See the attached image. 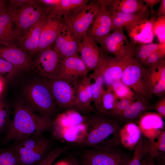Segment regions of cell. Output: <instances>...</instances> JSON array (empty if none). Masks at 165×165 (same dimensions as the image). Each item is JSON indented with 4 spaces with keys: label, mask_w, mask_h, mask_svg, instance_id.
Listing matches in <instances>:
<instances>
[{
    "label": "cell",
    "mask_w": 165,
    "mask_h": 165,
    "mask_svg": "<svg viewBox=\"0 0 165 165\" xmlns=\"http://www.w3.org/2000/svg\"><path fill=\"white\" fill-rule=\"evenodd\" d=\"M20 38L7 9L0 13V43L19 46Z\"/></svg>",
    "instance_id": "obj_22"
},
{
    "label": "cell",
    "mask_w": 165,
    "mask_h": 165,
    "mask_svg": "<svg viewBox=\"0 0 165 165\" xmlns=\"http://www.w3.org/2000/svg\"><path fill=\"white\" fill-rule=\"evenodd\" d=\"M0 165H21L14 152L11 148L0 150Z\"/></svg>",
    "instance_id": "obj_37"
},
{
    "label": "cell",
    "mask_w": 165,
    "mask_h": 165,
    "mask_svg": "<svg viewBox=\"0 0 165 165\" xmlns=\"http://www.w3.org/2000/svg\"><path fill=\"white\" fill-rule=\"evenodd\" d=\"M55 137L65 141L80 143L84 139L88 131L87 123H83L72 127L58 128H52Z\"/></svg>",
    "instance_id": "obj_27"
},
{
    "label": "cell",
    "mask_w": 165,
    "mask_h": 165,
    "mask_svg": "<svg viewBox=\"0 0 165 165\" xmlns=\"http://www.w3.org/2000/svg\"><path fill=\"white\" fill-rule=\"evenodd\" d=\"M154 109L156 113L163 119H165V97L163 96L154 105H151V109Z\"/></svg>",
    "instance_id": "obj_46"
},
{
    "label": "cell",
    "mask_w": 165,
    "mask_h": 165,
    "mask_svg": "<svg viewBox=\"0 0 165 165\" xmlns=\"http://www.w3.org/2000/svg\"><path fill=\"white\" fill-rule=\"evenodd\" d=\"M62 23L61 17L48 16L41 30L37 53L53 46Z\"/></svg>",
    "instance_id": "obj_21"
},
{
    "label": "cell",
    "mask_w": 165,
    "mask_h": 165,
    "mask_svg": "<svg viewBox=\"0 0 165 165\" xmlns=\"http://www.w3.org/2000/svg\"><path fill=\"white\" fill-rule=\"evenodd\" d=\"M152 30L159 44H165V16L157 17Z\"/></svg>",
    "instance_id": "obj_38"
},
{
    "label": "cell",
    "mask_w": 165,
    "mask_h": 165,
    "mask_svg": "<svg viewBox=\"0 0 165 165\" xmlns=\"http://www.w3.org/2000/svg\"><path fill=\"white\" fill-rule=\"evenodd\" d=\"M0 57L21 71L29 72L33 69L31 57L17 46L0 43Z\"/></svg>",
    "instance_id": "obj_16"
},
{
    "label": "cell",
    "mask_w": 165,
    "mask_h": 165,
    "mask_svg": "<svg viewBox=\"0 0 165 165\" xmlns=\"http://www.w3.org/2000/svg\"><path fill=\"white\" fill-rule=\"evenodd\" d=\"M103 66L93 71L92 74L88 75L91 80L93 107L96 112L99 113L101 112V96L104 90Z\"/></svg>",
    "instance_id": "obj_29"
},
{
    "label": "cell",
    "mask_w": 165,
    "mask_h": 165,
    "mask_svg": "<svg viewBox=\"0 0 165 165\" xmlns=\"http://www.w3.org/2000/svg\"><path fill=\"white\" fill-rule=\"evenodd\" d=\"M100 7L99 0L90 1L72 13L61 17L63 22L80 42L86 35Z\"/></svg>",
    "instance_id": "obj_4"
},
{
    "label": "cell",
    "mask_w": 165,
    "mask_h": 165,
    "mask_svg": "<svg viewBox=\"0 0 165 165\" xmlns=\"http://www.w3.org/2000/svg\"><path fill=\"white\" fill-rule=\"evenodd\" d=\"M163 119L156 113L148 112L138 120V125L142 134L149 141H153L164 130Z\"/></svg>",
    "instance_id": "obj_19"
},
{
    "label": "cell",
    "mask_w": 165,
    "mask_h": 165,
    "mask_svg": "<svg viewBox=\"0 0 165 165\" xmlns=\"http://www.w3.org/2000/svg\"><path fill=\"white\" fill-rule=\"evenodd\" d=\"M44 79L49 87L57 106L63 109H73L75 99L73 86L60 79Z\"/></svg>",
    "instance_id": "obj_11"
},
{
    "label": "cell",
    "mask_w": 165,
    "mask_h": 165,
    "mask_svg": "<svg viewBox=\"0 0 165 165\" xmlns=\"http://www.w3.org/2000/svg\"><path fill=\"white\" fill-rule=\"evenodd\" d=\"M84 160L90 165H127L130 159L117 151L89 149L84 154Z\"/></svg>",
    "instance_id": "obj_14"
},
{
    "label": "cell",
    "mask_w": 165,
    "mask_h": 165,
    "mask_svg": "<svg viewBox=\"0 0 165 165\" xmlns=\"http://www.w3.org/2000/svg\"><path fill=\"white\" fill-rule=\"evenodd\" d=\"M118 101L111 88L104 90L101 96V113L105 114L112 109Z\"/></svg>",
    "instance_id": "obj_36"
},
{
    "label": "cell",
    "mask_w": 165,
    "mask_h": 165,
    "mask_svg": "<svg viewBox=\"0 0 165 165\" xmlns=\"http://www.w3.org/2000/svg\"><path fill=\"white\" fill-rule=\"evenodd\" d=\"M8 110L5 105L0 110V134L7 131L10 125Z\"/></svg>",
    "instance_id": "obj_44"
},
{
    "label": "cell",
    "mask_w": 165,
    "mask_h": 165,
    "mask_svg": "<svg viewBox=\"0 0 165 165\" xmlns=\"http://www.w3.org/2000/svg\"><path fill=\"white\" fill-rule=\"evenodd\" d=\"M135 97L133 99H123L118 101L112 109L104 114L108 117L114 119L129 107L134 101Z\"/></svg>",
    "instance_id": "obj_39"
},
{
    "label": "cell",
    "mask_w": 165,
    "mask_h": 165,
    "mask_svg": "<svg viewBox=\"0 0 165 165\" xmlns=\"http://www.w3.org/2000/svg\"><path fill=\"white\" fill-rule=\"evenodd\" d=\"M147 7L138 12L131 13H117L112 14V31L117 29L124 30V28L133 23L150 18V13Z\"/></svg>",
    "instance_id": "obj_24"
},
{
    "label": "cell",
    "mask_w": 165,
    "mask_h": 165,
    "mask_svg": "<svg viewBox=\"0 0 165 165\" xmlns=\"http://www.w3.org/2000/svg\"><path fill=\"white\" fill-rule=\"evenodd\" d=\"M151 106L148 100L136 94L134 102L123 112L115 118L126 123L134 122L151 110Z\"/></svg>",
    "instance_id": "obj_23"
},
{
    "label": "cell",
    "mask_w": 165,
    "mask_h": 165,
    "mask_svg": "<svg viewBox=\"0 0 165 165\" xmlns=\"http://www.w3.org/2000/svg\"><path fill=\"white\" fill-rule=\"evenodd\" d=\"M123 30L112 31L100 43V47L104 53L118 57L134 56V46L128 40Z\"/></svg>",
    "instance_id": "obj_8"
},
{
    "label": "cell",
    "mask_w": 165,
    "mask_h": 165,
    "mask_svg": "<svg viewBox=\"0 0 165 165\" xmlns=\"http://www.w3.org/2000/svg\"><path fill=\"white\" fill-rule=\"evenodd\" d=\"M6 2L5 0H0V13L6 9Z\"/></svg>",
    "instance_id": "obj_51"
},
{
    "label": "cell",
    "mask_w": 165,
    "mask_h": 165,
    "mask_svg": "<svg viewBox=\"0 0 165 165\" xmlns=\"http://www.w3.org/2000/svg\"><path fill=\"white\" fill-rule=\"evenodd\" d=\"M14 107L13 118L2 141L3 144L42 134L51 128L52 120L36 114L26 103L18 102Z\"/></svg>",
    "instance_id": "obj_2"
},
{
    "label": "cell",
    "mask_w": 165,
    "mask_h": 165,
    "mask_svg": "<svg viewBox=\"0 0 165 165\" xmlns=\"http://www.w3.org/2000/svg\"><path fill=\"white\" fill-rule=\"evenodd\" d=\"M52 7L44 5L38 0H30L16 14L11 16L20 38L31 27L42 17L48 16Z\"/></svg>",
    "instance_id": "obj_5"
},
{
    "label": "cell",
    "mask_w": 165,
    "mask_h": 165,
    "mask_svg": "<svg viewBox=\"0 0 165 165\" xmlns=\"http://www.w3.org/2000/svg\"><path fill=\"white\" fill-rule=\"evenodd\" d=\"M106 8L111 15L121 13H131L140 11L147 6L143 0H105Z\"/></svg>",
    "instance_id": "obj_25"
},
{
    "label": "cell",
    "mask_w": 165,
    "mask_h": 165,
    "mask_svg": "<svg viewBox=\"0 0 165 165\" xmlns=\"http://www.w3.org/2000/svg\"><path fill=\"white\" fill-rule=\"evenodd\" d=\"M142 165H157L153 163L152 161L148 159L143 160Z\"/></svg>",
    "instance_id": "obj_52"
},
{
    "label": "cell",
    "mask_w": 165,
    "mask_h": 165,
    "mask_svg": "<svg viewBox=\"0 0 165 165\" xmlns=\"http://www.w3.org/2000/svg\"><path fill=\"white\" fill-rule=\"evenodd\" d=\"M144 143L142 136L135 148L132 158L130 160L127 165H142L144 156Z\"/></svg>",
    "instance_id": "obj_42"
},
{
    "label": "cell",
    "mask_w": 165,
    "mask_h": 165,
    "mask_svg": "<svg viewBox=\"0 0 165 165\" xmlns=\"http://www.w3.org/2000/svg\"><path fill=\"white\" fill-rule=\"evenodd\" d=\"M155 36V35L152 29L139 40L137 45L147 44L152 43Z\"/></svg>",
    "instance_id": "obj_47"
},
{
    "label": "cell",
    "mask_w": 165,
    "mask_h": 165,
    "mask_svg": "<svg viewBox=\"0 0 165 165\" xmlns=\"http://www.w3.org/2000/svg\"><path fill=\"white\" fill-rule=\"evenodd\" d=\"M144 154L147 153L148 159L152 161L165 152V131L164 130L155 139L150 141L147 145L143 146Z\"/></svg>",
    "instance_id": "obj_33"
},
{
    "label": "cell",
    "mask_w": 165,
    "mask_h": 165,
    "mask_svg": "<svg viewBox=\"0 0 165 165\" xmlns=\"http://www.w3.org/2000/svg\"><path fill=\"white\" fill-rule=\"evenodd\" d=\"M141 132L134 122H129L121 128L119 133L120 143L125 148L135 149L142 136Z\"/></svg>",
    "instance_id": "obj_26"
},
{
    "label": "cell",
    "mask_w": 165,
    "mask_h": 165,
    "mask_svg": "<svg viewBox=\"0 0 165 165\" xmlns=\"http://www.w3.org/2000/svg\"><path fill=\"white\" fill-rule=\"evenodd\" d=\"M29 0H11L9 1V6L7 9L11 16L16 14L26 4Z\"/></svg>",
    "instance_id": "obj_45"
},
{
    "label": "cell",
    "mask_w": 165,
    "mask_h": 165,
    "mask_svg": "<svg viewBox=\"0 0 165 165\" xmlns=\"http://www.w3.org/2000/svg\"><path fill=\"white\" fill-rule=\"evenodd\" d=\"M11 64L0 57V75H5L9 79H11L21 71Z\"/></svg>",
    "instance_id": "obj_40"
},
{
    "label": "cell",
    "mask_w": 165,
    "mask_h": 165,
    "mask_svg": "<svg viewBox=\"0 0 165 165\" xmlns=\"http://www.w3.org/2000/svg\"><path fill=\"white\" fill-rule=\"evenodd\" d=\"M145 69L134 57L124 70L121 80L135 93L148 100L152 94L145 78Z\"/></svg>",
    "instance_id": "obj_7"
},
{
    "label": "cell",
    "mask_w": 165,
    "mask_h": 165,
    "mask_svg": "<svg viewBox=\"0 0 165 165\" xmlns=\"http://www.w3.org/2000/svg\"><path fill=\"white\" fill-rule=\"evenodd\" d=\"M66 149L65 147H61L51 151L38 165H53L54 161Z\"/></svg>",
    "instance_id": "obj_43"
},
{
    "label": "cell",
    "mask_w": 165,
    "mask_h": 165,
    "mask_svg": "<svg viewBox=\"0 0 165 165\" xmlns=\"http://www.w3.org/2000/svg\"><path fill=\"white\" fill-rule=\"evenodd\" d=\"M5 86V78L3 76L0 75V96L3 92Z\"/></svg>",
    "instance_id": "obj_50"
},
{
    "label": "cell",
    "mask_w": 165,
    "mask_h": 165,
    "mask_svg": "<svg viewBox=\"0 0 165 165\" xmlns=\"http://www.w3.org/2000/svg\"><path fill=\"white\" fill-rule=\"evenodd\" d=\"M145 81L152 94L161 98L165 93V60L148 67L144 73Z\"/></svg>",
    "instance_id": "obj_18"
},
{
    "label": "cell",
    "mask_w": 165,
    "mask_h": 165,
    "mask_svg": "<svg viewBox=\"0 0 165 165\" xmlns=\"http://www.w3.org/2000/svg\"><path fill=\"white\" fill-rule=\"evenodd\" d=\"M157 17L150 16L147 20H141L131 24L124 28L128 33L130 42L134 46L139 40L152 29Z\"/></svg>",
    "instance_id": "obj_28"
},
{
    "label": "cell",
    "mask_w": 165,
    "mask_h": 165,
    "mask_svg": "<svg viewBox=\"0 0 165 165\" xmlns=\"http://www.w3.org/2000/svg\"><path fill=\"white\" fill-rule=\"evenodd\" d=\"M48 140L42 134L32 136L15 141L11 148L18 156L42 146Z\"/></svg>",
    "instance_id": "obj_30"
},
{
    "label": "cell",
    "mask_w": 165,
    "mask_h": 165,
    "mask_svg": "<svg viewBox=\"0 0 165 165\" xmlns=\"http://www.w3.org/2000/svg\"><path fill=\"white\" fill-rule=\"evenodd\" d=\"M100 7L88 30L86 35L100 44L112 31V16L106 8L105 0H100Z\"/></svg>",
    "instance_id": "obj_10"
},
{
    "label": "cell",
    "mask_w": 165,
    "mask_h": 165,
    "mask_svg": "<svg viewBox=\"0 0 165 165\" xmlns=\"http://www.w3.org/2000/svg\"><path fill=\"white\" fill-rule=\"evenodd\" d=\"M89 71L102 67L105 61V54L97 42L86 35L80 43L79 53Z\"/></svg>",
    "instance_id": "obj_9"
},
{
    "label": "cell",
    "mask_w": 165,
    "mask_h": 165,
    "mask_svg": "<svg viewBox=\"0 0 165 165\" xmlns=\"http://www.w3.org/2000/svg\"><path fill=\"white\" fill-rule=\"evenodd\" d=\"M37 54V56L33 61V69L44 79H57L63 59L52 46Z\"/></svg>",
    "instance_id": "obj_6"
},
{
    "label": "cell",
    "mask_w": 165,
    "mask_h": 165,
    "mask_svg": "<svg viewBox=\"0 0 165 165\" xmlns=\"http://www.w3.org/2000/svg\"><path fill=\"white\" fill-rule=\"evenodd\" d=\"M89 1L87 0H58L57 3L52 7L48 16L62 17L72 13Z\"/></svg>",
    "instance_id": "obj_32"
},
{
    "label": "cell",
    "mask_w": 165,
    "mask_h": 165,
    "mask_svg": "<svg viewBox=\"0 0 165 165\" xmlns=\"http://www.w3.org/2000/svg\"><path fill=\"white\" fill-rule=\"evenodd\" d=\"M165 44L152 53L145 61L143 67L148 68L164 59Z\"/></svg>",
    "instance_id": "obj_41"
},
{
    "label": "cell",
    "mask_w": 165,
    "mask_h": 165,
    "mask_svg": "<svg viewBox=\"0 0 165 165\" xmlns=\"http://www.w3.org/2000/svg\"><path fill=\"white\" fill-rule=\"evenodd\" d=\"M103 66L104 85L107 88H111L115 81L121 80L124 70L134 56L118 57L106 55Z\"/></svg>",
    "instance_id": "obj_17"
},
{
    "label": "cell",
    "mask_w": 165,
    "mask_h": 165,
    "mask_svg": "<svg viewBox=\"0 0 165 165\" xmlns=\"http://www.w3.org/2000/svg\"><path fill=\"white\" fill-rule=\"evenodd\" d=\"M73 86L75 91L73 108L86 115L94 112V110L92 104L93 97L91 80L88 75L83 78Z\"/></svg>",
    "instance_id": "obj_13"
},
{
    "label": "cell",
    "mask_w": 165,
    "mask_h": 165,
    "mask_svg": "<svg viewBox=\"0 0 165 165\" xmlns=\"http://www.w3.org/2000/svg\"><path fill=\"white\" fill-rule=\"evenodd\" d=\"M50 141L24 154L17 156L21 165H38L50 152Z\"/></svg>",
    "instance_id": "obj_31"
},
{
    "label": "cell",
    "mask_w": 165,
    "mask_h": 165,
    "mask_svg": "<svg viewBox=\"0 0 165 165\" xmlns=\"http://www.w3.org/2000/svg\"><path fill=\"white\" fill-rule=\"evenodd\" d=\"M82 165H90L87 162L83 160L82 163Z\"/></svg>",
    "instance_id": "obj_54"
},
{
    "label": "cell",
    "mask_w": 165,
    "mask_h": 165,
    "mask_svg": "<svg viewBox=\"0 0 165 165\" xmlns=\"http://www.w3.org/2000/svg\"><path fill=\"white\" fill-rule=\"evenodd\" d=\"M88 71L79 54L64 58L62 62L58 77L73 86L88 75Z\"/></svg>",
    "instance_id": "obj_12"
},
{
    "label": "cell",
    "mask_w": 165,
    "mask_h": 165,
    "mask_svg": "<svg viewBox=\"0 0 165 165\" xmlns=\"http://www.w3.org/2000/svg\"><path fill=\"white\" fill-rule=\"evenodd\" d=\"M88 131L79 146L110 151H117L120 144L119 133L121 129L114 119L103 113L96 112L86 118Z\"/></svg>",
    "instance_id": "obj_1"
},
{
    "label": "cell",
    "mask_w": 165,
    "mask_h": 165,
    "mask_svg": "<svg viewBox=\"0 0 165 165\" xmlns=\"http://www.w3.org/2000/svg\"><path fill=\"white\" fill-rule=\"evenodd\" d=\"M48 16L42 18L24 33L20 39V47L30 56L37 53L41 30Z\"/></svg>",
    "instance_id": "obj_20"
},
{
    "label": "cell",
    "mask_w": 165,
    "mask_h": 165,
    "mask_svg": "<svg viewBox=\"0 0 165 165\" xmlns=\"http://www.w3.org/2000/svg\"><path fill=\"white\" fill-rule=\"evenodd\" d=\"M81 43L63 22L58 35L52 46L64 59L79 54Z\"/></svg>",
    "instance_id": "obj_15"
},
{
    "label": "cell",
    "mask_w": 165,
    "mask_h": 165,
    "mask_svg": "<svg viewBox=\"0 0 165 165\" xmlns=\"http://www.w3.org/2000/svg\"><path fill=\"white\" fill-rule=\"evenodd\" d=\"M143 1L147 6L150 7V16H153L155 12L153 9L154 7L157 4L160 3L161 0H143Z\"/></svg>",
    "instance_id": "obj_48"
},
{
    "label": "cell",
    "mask_w": 165,
    "mask_h": 165,
    "mask_svg": "<svg viewBox=\"0 0 165 165\" xmlns=\"http://www.w3.org/2000/svg\"><path fill=\"white\" fill-rule=\"evenodd\" d=\"M163 16H165V0H161L158 9L155 11L154 14V16L157 17Z\"/></svg>",
    "instance_id": "obj_49"
},
{
    "label": "cell",
    "mask_w": 165,
    "mask_h": 165,
    "mask_svg": "<svg viewBox=\"0 0 165 165\" xmlns=\"http://www.w3.org/2000/svg\"><path fill=\"white\" fill-rule=\"evenodd\" d=\"M114 94L118 99H131L135 97V93L121 80L114 82L111 86Z\"/></svg>",
    "instance_id": "obj_35"
},
{
    "label": "cell",
    "mask_w": 165,
    "mask_h": 165,
    "mask_svg": "<svg viewBox=\"0 0 165 165\" xmlns=\"http://www.w3.org/2000/svg\"><path fill=\"white\" fill-rule=\"evenodd\" d=\"M44 80L29 83L24 87L23 93L28 106L42 116L52 120L57 111V105Z\"/></svg>",
    "instance_id": "obj_3"
},
{
    "label": "cell",
    "mask_w": 165,
    "mask_h": 165,
    "mask_svg": "<svg viewBox=\"0 0 165 165\" xmlns=\"http://www.w3.org/2000/svg\"><path fill=\"white\" fill-rule=\"evenodd\" d=\"M5 105L4 102L0 99V110Z\"/></svg>",
    "instance_id": "obj_53"
},
{
    "label": "cell",
    "mask_w": 165,
    "mask_h": 165,
    "mask_svg": "<svg viewBox=\"0 0 165 165\" xmlns=\"http://www.w3.org/2000/svg\"><path fill=\"white\" fill-rule=\"evenodd\" d=\"M162 45L152 42L136 45L134 48V58L140 64L143 66L145 61L151 54L160 47Z\"/></svg>",
    "instance_id": "obj_34"
}]
</instances>
